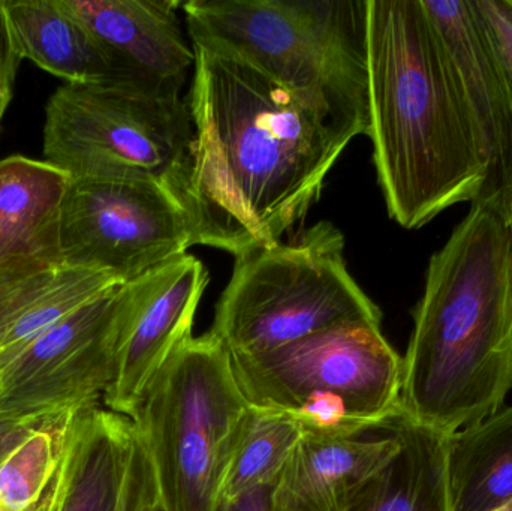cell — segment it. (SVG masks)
Listing matches in <instances>:
<instances>
[{
    "instance_id": "obj_10",
    "label": "cell",
    "mask_w": 512,
    "mask_h": 511,
    "mask_svg": "<svg viewBox=\"0 0 512 511\" xmlns=\"http://www.w3.org/2000/svg\"><path fill=\"white\" fill-rule=\"evenodd\" d=\"M209 281L203 261L183 254L117 290L108 324L116 369L102 398L108 411L134 419L150 381L191 338Z\"/></svg>"
},
{
    "instance_id": "obj_11",
    "label": "cell",
    "mask_w": 512,
    "mask_h": 511,
    "mask_svg": "<svg viewBox=\"0 0 512 511\" xmlns=\"http://www.w3.org/2000/svg\"><path fill=\"white\" fill-rule=\"evenodd\" d=\"M120 287L48 330L0 372V413L51 417L98 405L116 369L108 324Z\"/></svg>"
},
{
    "instance_id": "obj_2",
    "label": "cell",
    "mask_w": 512,
    "mask_h": 511,
    "mask_svg": "<svg viewBox=\"0 0 512 511\" xmlns=\"http://www.w3.org/2000/svg\"><path fill=\"white\" fill-rule=\"evenodd\" d=\"M369 135L391 219L417 230L475 203L487 170L423 0H366Z\"/></svg>"
},
{
    "instance_id": "obj_18",
    "label": "cell",
    "mask_w": 512,
    "mask_h": 511,
    "mask_svg": "<svg viewBox=\"0 0 512 511\" xmlns=\"http://www.w3.org/2000/svg\"><path fill=\"white\" fill-rule=\"evenodd\" d=\"M134 443V423L128 417L98 405L75 411L62 511L119 510Z\"/></svg>"
},
{
    "instance_id": "obj_13",
    "label": "cell",
    "mask_w": 512,
    "mask_h": 511,
    "mask_svg": "<svg viewBox=\"0 0 512 511\" xmlns=\"http://www.w3.org/2000/svg\"><path fill=\"white\" fill-rule=\"evenodd\" d=\"M116 60L132 87L182 95L195 53L179 0H59Z\"/></svg>"
},
{
    "instance_id": "obj_22",
    "label": "cell",
    "mask_w": 512,
    "mask_h": 511,
    "mask_svg": "<svg viewBox=\"0 0 512 511\" xmlns=\"http://www.w3.org/2000/svg\"><path fill=\"white\" fill-rule=\"evenodd\" d=\"M300 437V426L291 417L251 407L222 485L221 506L277 480Z\"/></svg>"
},
{
    "instance_id": "obj_14",
    "label": "cell",
    "mask_w": 512,
    "mask_h": 511,
    "mask_svg": "<svg viewBox=\"0 0 512 511\" xmlns=\"http://www.w3.org/2000/svg\"><path fill=\"white\" fill-rule=\"evenodd\" d=\"M301 434L274 486L276 511H348L364 486L399 452V438Z\"/></svg>"
},
{
    "instance_id": "obj_19",
    "label": "cell",
    "mask_w": 512,
    "mask_h": 511,
    "mask_svg": "<svg viewBox=\"0 0 512 511\" xmlns=\"http://www.w3.org/2000/svg\"><path fill=\"white\" fill-rule=\"evenodd\" d=\"M451 511H501L512 503V405L450 435Z\"/></svg>"
},
{
    "instance_id": "obj_20",
    "label": "cell",
    "mask_w": 512,
    "mask_h": 511,
    "mask_svg": "<svg viewBox=\"0 0 512 511\" xmlns=\"http://www.w3.org/2000/svg\"><path fill=\"white\" fill-rule=\"evenodd\" d=\"M120 285L107 273L63 266L41 293L0 320V372L48 330Z\"/></svg>"
},
{
    "instance_id": "obj_1",
    "label": "cell",
    "mask_w": 512,
    "mask_h": 511,
    "mask_svg": "<svg viewBox=\"0 0 512 511\" xmlns=\"http://www.w3.org/2000/svg\"><path fill=\"white\" fill-rule=\"evenodd\" d=\"M191 42L185 204L195 245L237 258L294 234L351 141L251 63Z\"/></svg>"
},
{
    "instance_id": "obj_32",
    "label": "cell",
    "mask_w": 512,
    "mask_h": 511,
    "mask_svg": "<svg viewBox=\"0 0 512 511\" xmlns=\"http://www.w3.org/2000/svg\"><path fill=\"white\" fill-rule=\"evenodd\" d=\"M501 511H512V507H507V509L501 510Z\"/></svg>"
},
{
    "instance_id": "obj_5",
    "label": "cell",
    "mask_w": 512,
    "mask_h": 511,
    "mask_svg": "<svg viewBox=\"0 0 512 511\" xmlns=\"http://www.w3.org/2000/svg\"><path fill=\"white\" fill-rule=\"evenodd\" d=\"M249 411L230 353L212 333L174 351L132 419L167 511L219 510Z\"/></svg>"
},
{
    "instance_id": "obj_26",
    "label": "cell",
    "mask_w": 512,
    "mask_h": 511,
    "mask_svg": "<svg viewBox=\"0 0 512 511\" xmlns=\"http://www.w3.org/2000/svg\"><path fill=\"white\" fill-rule=\"evenodd\" d=\"M21 60L23 59L15 50L14 42H12L5 14H3L2 0H0V122H2L3 114L11 102L15 75H17Z\"/></svg>"
},
{
    "instance_id": "obj_7",
    "label": "cell",
    "mask_w": 512,
    "mask_h": 511,
    "mask_svg": "<svg viewBox=\"0 0 512 511\" xmlns=\"http://www.w3.org/2000/svg\"><path fill=\"white\" fill-rule=\"evenodd\" d=\"M360 321H382L381 309L349 273L342 231L321 221L236 258L210 333L252 357Z\"/></svg>"
},
{
    "instance_id": "obj_15",
    "label": "cell",
    "mask_w": 512,
    "mask_h": 511,
    "mask_svg": "<svg viewBox=\"0 0 512 511\" xmlns=\"http://www.w3.org/2000/svg\"><path fill=\"white\" fill-rule=\"evenodd\" d=\"M2 8L21 59L66 83L132 87L107 48L59 0H2Z\"/></svg>"
},
{
    "instance_id": "obj_12",
    "label": "cell",
    "mask_w": 512,
    "mask_h": 511,
    "mask_svg": "<svg viewBox=\"0 0 512 511\" xmlns=\"http://www.w3.org/2000/svg\"><path fill=\"white\" fill-rule=\"evenodd\" d=\"M486 164L480 200L512 209V87L475 0H423Z\"/></svg>"
},
{
    "instance_id": "obj_31",
    "label": "cell",
    "mask_w": 512,
    "mask_h": 511,
    "mask_svg": "<svg viewBox=\"0 0 512 511\" xmlns=\"http://www.w3.org/2000/svg\"><path fill=\"white\" fill-rule=\"evenodd\" d=\"M129 470V468H128ZM126 480H128V474H126ZM117 511H126V482H125V488H123V495L122 500H120V506L119 510Z\"/></svg>"
},
{
    "instance_id": "obj_16",
    "label": "cell",
    "mask_w": 512,
    "mask_h": 511,
    "mask_svg": "<svg viewBox=\"0 0 512 511\" xmlns=\"http://www.w3.org/2000/svg\"><path fill=\"white\" fill-rule=\"evenodd\" d=\"M69 177L47 161H0V269L33 258L59 263V216Z\"/></svg>"
},
{
    "instance_id": "obj_27",
    "label": "cell",
    "mask_w": 512,
    "mask_h": 511,
    "mask_svg": "<svg viewBox=\"0 0 512 511\" xmlns=\"http://www.w3.org/2000/svg\"><path fill=\"white\" fill-rule=\"evenodd\" d=\"M53 417V416H51ZM50 417H20L0 413V462Z\"/></svg>"
},
{
    "instance_id": "obj_6",
    "label": "cell",
    "mask_w": 512,
    "mask_h": 511,
    "mask_svg": "<svg viewBox=\"0 0 512 511\" xmlns=\"http://www.w3.org/2000/svg\"><path fill=\"white\" fill-rule=\"evenodd\" d=\"M231 363L249 405L291 417L301 434L363 437L400 411L403 359L381 321L343 324Z\"/></svg>"
},
{
    "instance_id": "obj_33",
    "label": "cell",
    "mask_w": 512,
    "mask_h": 511,
    "mask_svg": "<svg viewBox=\"0 0 512 511\" xmlns=\"http://www.w3.org/2000/svg\"><path fill=\"white\" fill-rule=\"evenodd\" d=\"M508 507H512V503H511V504H510V506H508Z\"/></svg>"
},
{
    "instance_id": "obj_9",
    "label": "cell",
    "mask_w": 512,
    "mask_h": 511,
    "mask_svg": "<svg viewBox=\"0 0 512 511\" xmlns=\"http://www.w3.org/2000/svg\"><path fill=\"white\" fill-rule=\"evenodd\" d=\"M195 246L182 194L150 179L69 180L59 216L63 266L126 284Z\"/></svg>"
},
{
    "instance_id": "obj_24",
    "label": "cell",
    "mask_w": 512,
    "mask_h": 511,
    "mask_svg": "<svg viewBox=\"0 0 512 511\" xmlns=\"http://www.w3.org/2000/svg\"><path fill=\"white\" fill-rule=\"evenodd\" d=\"M126 511H167L159 497L149 458L138 440L137 432L126 480Z\"/></svg>"
},
{
    "instance_id": "obj_21",
    "label": "cell",
    "mask_w": 512,
    "mask_h": 511,
    "mask_svg": "<svg viewBox=\"0 0 512 511\" xmlns=\"http://www.w3.org/2000/svg\"><path fill=\"white\" fill-rule=\"evenodd\" d=\"M75 411L45 420L0 462V511L41 510L62 462Z\"/></svg>"
},
{
    "instance_id": "obj_29",
    "label": "cell",
    "mask_w": 512,
    "mask_h": 511,
    "mask_svg": "<svg viewBox=\"0 0 512 511\" xmlns=\"http://www.w3.org/2000/svg\"><path fill=\"white\" fill-rule=\"evenodd\" d=\"M69 477V455L68 444H66L65 453H63L62 462H60L59 470L56 477L45 495L44 503H42L39 511H62L63 503H65L66 489H68Z\"/></svg>"
},
{
    "instance_id": "obj_25",
    "label": "cell",
    "mask_w": 512,
    "mask_h": 511,
    "mask_svg": "<svg viewBox=\"0 0 512 511\" xmlns=\"http://www.w3.org/2000/svg\"><path fill=\"white\" fill-rule=\"evenodd\" d=\"M512 87V0H475Z\"/></svg>"
},
{
    "instance_id": "obj_17",
    "label": "cell",
    "mask_w": 512,
    "mask_h": 511,
    "mask_svg": "<svg viewBox=\"0 0 512 511\" xmlns=\"http://www.w3.org/2000/svg\"><path fill=\"white\" fill-rule=\"evenodd\" d=\"M385 429L399 438V452L364 486L348 511H451L450 435L400 413Z\"/></svg>"
},
{
    "instance_id": "obj_8",
    "label": "cell",
    "mask_w": 512,
    "mask_h": 511,
    "mask_svg": "<svg viewBox=\"0 0 512 511\" xmlns=\"http://www.w3.org/2000/svg\"><path fill=\"white\" fill-rule=\"evenodd\" d=\"M191 140V111L183 95L66 83L45 108V161L69 180H159L185 201Z\"/></svg>"
},
{
    "instance_id": "obj_30",
    "label": "cell",
    "mask_w": 512,
    "mask_h": 511,
    "mask_svg": "<svg viewBox=\"0 0 512 511\" xmlns=\"http://www.w3.org/2000/svg\"><path fill=\"white\" fill-rule=\"evenodd\" d=\"M508 230H510V254H511V284H512V209L507 216Z\"/></svg>"
},
{
    "instance_id": "obj_4",
    "label": "cell",
    "mask_w": 512,
    "mask_h": 511,
    "mask_svg": "<svg viewBox=\"0 0 512 511\" xmlns=\"http://www.w3.org/2000/svg\"><path fill=\"white\" fill-rule=\"evenodd\" d=\"M191 41L236 54L346 140L369 132L366 0H189Z\"/></svg>"
},
{
    "instance_id": "obj_3",
    "label": "cell",
    "mask_w": 512,
    "mask_h": 511,
    "mask_svg": "<svg viewBox=\"0 0 512 511\" xmlns=\"http://www.w3.org/2000/svg\"><path fill=\"white\" fill-rule=\"evenodd\" d=\"M511 390L510 230L498 207L475 201L430 258L399 413L453 435L504 407Z\"/></svg>"
},
{
    "instance_id": "obj_23",
    "label": "cell",
    "mask_w": 512,
    "mask_h": 511,
    "mask_svg": "<svg viewBox=\"0 0 512 511\" xmlns=\"http://www.w3.org/2000/svg\"><path fill=\"white\" fill-rule=\"evenodd\" d=\"M60 266L54 260L33 258L0 269V320L44 290Z\"/></svg>"
},
{
    "instance_id": "obj_28",
    "label": "cell",
    "mask_w": 512,
    "mask_h": 511,
    "mask_svg": "<svg viewBox=\"0 0 512 511\" xmlns=\"http://www.w3.org/2000/svg\"><path fill=\"white\" fill-rule=\"evenodd\" d=\"M276 482L277 480H274V482L251 489L234 500L222 504L218 511H276L273 503Z\"/></svg>"
}]
</instances>
